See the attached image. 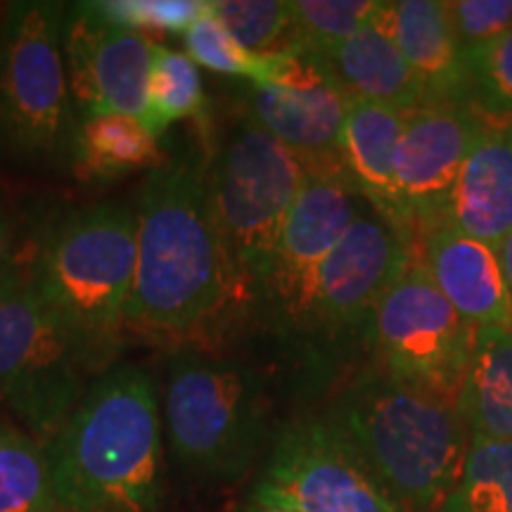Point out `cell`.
<instances>
[{"label":"cell","mask_w":512,"mask_h":512,"mask_svg":"<svg viewBox=\"0 0 512 512\" xmlns=\"http://www.w3.org/2000/svg\"><path fill=\"white\" fill-rule=\"evenodd\" d=\"M358 200L363 197L342 169L309 171L256 297V304L264 306L280 328L306 325L313 280L325 256L361 214Z\"/></svg>","instance_id":"cell-13"},{"label":"cell","mask_w":512,"mask_h":512,"mask_svg":"<svg viewBox=\"0 0 512 512\" xmlns=\"http://www.w3.org/2000/svg\"><path fill=\"white\" fill-rule=\"evenodd\" d=\"M446 5L463 50L494 41L512 29V0H448Z\"/></svg>","instance_id":"cell-31"},{"label":"cell","mask_w":512,"mask_h":512,"mask_svg":"<svg viewBox=\"0 0 512 512\" xmlns=\"http://www.w3.org/2000/svg\"><path fill=\"white\" fill-rule=\"evenodd\" d=\"M136 207L98 202L50 223L31 256V280L91 363L112 368L136 278Z\"/></svg>","instance_id":"cell-4"},{"label":"cell","mask_w":512,"mask_h":512,"mask_svg":"<svg viewBox=\"0 0 512 512\" xmlns=\"http://www.w3.org/2000/svg\"><path fill=\"white\" fill-rule=\"evenodd\" d=\"M370 323L382 375L458 399L477 328L446 302L420 259L382 294Z\"/></svg>","instance_id":"cell-9"},{"label":"cell","mask_w":512,"mask_h":512,"mask_svg":"<svg viewBox=\"0 0 512 512\" xmlns=\"http://www.w3.org/2000/svg\"><path fill=\"white\" fill-rule=\"evenodd\" d=\"M482 126L484 117L467 102H441L408 112L396 150V188L415 230L441 221Z\"/></svg>","instance_id":"cell-15"},{"label":"cell","mask_w":512,"mask_h":512,"mask_svg":"<svg viewBox=\"0 0 512 512\" xmlns=\"http://www.w3.org/2000/svg\"><path fill=\"white\" fill-rule=\"evenodd\" d=\"M439 223L494 249L512 233V119H484Z\"/></svg>","instance_id":"cell-17"},{"label":"cell","mask_w":512,"mask_h":512,"mask_svg":"<svg viewBox=\"0 0 512 512\" xmlns=\"http://www.w3.org/2000/svg\"><path fill=\"white\" fill-rule=\"evenodd\" d=\"M458 408L479 439H512V332L479 328Z\"/></svg>","instance_id":"cell-22"},{"label":"cell","mask_w":512,"mask_h":512,"mask_svg":"<svg viewBox=\"0 0 512 512\" xmlns=\"http://www.w3.org/2000/svg\"><path fill=\"white\" fill-rule=\"evenodd\" d=\"M3 10H5V3H0V17H3Z\"/></svg>","instance_id":"cell-36"},{"label":"cell","mask_w":512,"mask_h":512,"mask_svg":"<svg viewBox=\"0 0 512 512\" xmlns=\"http://www.w3.org/2000/svg\"><path fill=\"white\" fill-rule=\"evenodd\" d=\"M43 512H79V510H69V508H64V505H53V508H48Z\"/></svg>","instance_id":"cell-35"},{"label":"cell","mask_w":512,"mask_h":512,"mask_svg":"<svg viewBox=\"0 0 512 512\" xmlns=\"http://www.w3.org/2000/svg\"><path fill=\"white\" fill-rule=\"evenodd\" d=\"M349 105L330 62L304 48L273 55L268 79L249 83L245 93L249 117L302 159L306 171L342 169L339 136Z\"/></svg>","instance_id":"cell-11"},{"label":"cell","mask_w":512,"mask_h":512,"mask_svg":"<svg viewBox=\"0 0 512 512\" xmlns=\"http://www.w3.org/2000/svg\"><path fill=\"white\" fill-rule=\"evenodd\" d=\"M152 133L159 138L171 124L183 119L207 117V95L200 67L188 53L157 43L150 74Z\"/></svg>","instance_id":"cell-25"},{"label":"cell","mask_w":512,"mask_h":512,"mask_svg":"<svg viewBox=\"0 0 512 512\" xmlns=\"http://www.w3.org/2000/svg\"><path fill=\"white\" fill-rule=\"evenodd\" d=\"M373 22L392 38L425 83L430 105L467 102L465 50L453 31L444 0L382 3Z\"/></svg>","instance_id":"cell-18"},{"label":"cell","mask_w":512,"mask_h":512,"mask_svg":"<svg viewBox=\"0 0 512 512\" xmlns=\"http://www.w3.org/2000/svg\"><path fill=\"white\" fill-rule=\"evenodd\" d=\"M136 278L126 330L185 344L249 306L214 226L207 159L188 152L147 174L136 204Z\"/></svg>","instance_id":"cell-1"},{"label":"cell","mask_w":512,"mask_h":512,"mask_svg":"<svg viewBox=\"0 0 512 512\" xmlns=\"http://www.w3.org/2000/svg\"><path fill=\"white\" fill-rule=\"evenodd\" d=\"M252 494L299 512H403L370 477L330 418L285 425Z\"/></svg>","instance_id":"cell-10"},{"label":"cell","mask_w":512,"mask_h":512,"mask_svg":"<svg viewBox=\"0 0 512 512\" xmlns=\"http://www.w3.org/2000/svg\"><path fill=\"white\" fill-rule=\"evenodd\" d=\"M467 105L484 119H512V29L465 50Z\"/></svg>","instance_id":"cell-28"},{"label":"cell","mask_w":512,"mask_h":512,"mask_svg":"<svg viewBox=\"0 0 512 512\" xmlns=\"http://www.w3.org/2000/svg\"><path fill=\"white\" fill-rule=\"evenodd\" d=\"M185 53L197 67L223 76H238L249 83H264L271 74L273 55H256L242 48L209 10L185 31Z\"/></svg>","instance_id":"cell-29"},{"label":"cell","mask_w":512,"mask_h":512,"mask_svg":"<svg viewBox=\"0 0 512 512\" xmlns=\"http://www.w3.org/2000/svg\"><path fill=\"white\" fill-rule=\"evenodd\" d=\"M415 256L413 238L377 211L358 214L313 280L306 325L342 330L373 316L382 294Z\"/></svg>","instance_id":"cell-14"},{"label":"cell","mask_w":512,"mask_h":512,"mask_svg":"<svg viewBox=\"0 0 512 512\" xmlns=\"http://www.w3.org/2000/svg\"><path fill=\"white\" fill-rule=\"evenodd\" d=\"M380 5L382 0H294L297 48L325 57L373 22Z\"/></svg>","instance_id":"cell-27"},{"label":"cell","mask_w":512,"mask_h":512,"mask_svg":"<svg viewBox=\"0 0 512 512\" xmlns=\"http://www.w3.org/2000/svg\"><path fill=\"white\" fill-rule=\"evenodd\" d=\"M441 512H512V439L470 437L463 472Z\"/></svg>","instance_id":"cell-24"},{"label":"cell","mask_w":512,"mask_h":512,"mask_svg":"<svg viewBox=\"0 0 512 512\" xmlns=\"http://www.w3.org/2000/svg\"><path fill=\"white\" fill-rule=\"evenodd\" d=\"M406 117L408 112L394 107L351 100L339 136V162L370 209L403 233L413 235L415 228L396 188V150Z\"/></svg>","instance_id":"cell-19"},{"label":"cell","mask_w":512,"mask_h":512,"mask_svg":"<svg viewBox=\"0 0 512 512\" xmlns=\"http://www.w3.org/2000/svg\"><path fill=\"white\" fill-rule=\"evenodd\" d=\"M64 5L12 0L0 17V159L8 164L69 166L79 117L62 60Z\"/></svg>","instance_id":"cell-6"},{"label":"cell","mask_w":512,"mask_h":512,"mask_svg":"<svg viewBox=\"0 0 512 512\" xmlns=\"http://www.w3.org/2000/svg\"><path fill=\"white\" fill-rule=\"evenodd\" d=\"M57 503L79 512H157L162 415L152 375L121 363L95 377L48 444Z\"/></svg>","instance_id":"cell-2"},{"label":"cell","mask_w":512,"mask_h":512,"mask_svg":"<svg viewBox=\"0 0 512 512\" xmlns=\"http://www.w3.org/2000/svg\"><path fill=\"white\" fill-rule=\"evenodd\" d=\"M204 159L211 219L249 304H256L309 171L247 112L233 121Z\"/></svg>","instance_id":"cell-7"},{"label":"cell","mask_w":512,"mask_h":512,"mask_svg":"<svg viewBox=\"0 0 512 512\" xmlns=\"http://www.w3.org/2000/svg\"><path fill=\"white\" fill-rule=\"evenodd\" d=\"M330 420L403 512L444 510L470 448L456 396L380 375L351 389Z\"/></svg>","instance_id":"cell-3"},{"label":"cell","mask_w":512,"mask_h":512,"mask_svg":"<svg viewBox=\"0 0 512 512\" xmlns=\"http://www.w3.org/2000/svg\"><path fill=\"white\" fill-rule=\"evenodd\" d=\"M91 363L29 273L0 292V406L50 444L86 392Z\"/></svg>","instance_id":"cell-8"},{"label":"cell","mask_w":512,"mask_h":512,"mask_svg":"<svg viewBox=\"0 0 512 512\" xmlns=\"http://www.w3.org/2000/svg\"><path fill=\"white\" fill-rule=\"evenodd\" d=\"M240 512H299V510H294L285 503L271 501V498L252 494V496H249V501L245 503V508H242Z\"/></svg>","instance_id":"cell-33"},{"label":"cell","mask_w":512,"mask_h":512,"mask_svg":"<svg viewBox=\"0 0 512 512\" xmlns=\"http://www.w3.org/2000/svg\"><path fill=\"white\" fill-rule=\"evenodd\" d=\"M211 12L249 53L280 55L297 48L290 0H211Z\"/></svg>","instance_id":"cell-26"},{"label":"cell","mask_w":512,"mask_h":512,"mask_svg":"<svg viewBox=\"0 0 512 512\" xmlns=\"http://www.w3.org/2000/svg\"><path fill=\"white\" fill-rule=\"evenodd\" d=\"M496 254H498V261H501L503 278H505V283H508V290L512 294V233L501 242V245H498Z\"/></svg>","instance_id":"cell-34"},{"label":"cell","mask_w":512,"mask_h":512,"mask_svg":"<svg viewBox=\"0 0 512 512\" xmlns=\"http://www.w3.org/2000/svg\"><path fill=\"white\" fill-rule=\"evenodd\" d=\"M93 10L114 27L185 34L209 10L211 0H95Z\"/></svg>","instance_id":"cell-30"},{"label":"cell","mask_w":512,"mask_h":512,"mask_svg":"<svg viewBox=\"0 0 512 512\" xmlns=\"http://www.w3.org/2000/svg\"><path fill=\"white\" fill-rule=\"evenodd\" d=\"M422 266L446 302L472 328L512 332V294L494 247L448 223L422 230Z\"/></svg>","instance_id":"cell-16"},{"label":"cell","mask_w":512,"mask_h":512,"mask_svg":"<svg viewBox=\"0 0 512 512\" xmlns=\"http://www.w3.org/2000/svg\"><path fill=\"white\" fill-rule=\"evenodd\" d=\"M159 140L138 119L121 114L79 119L69 169L86 185H105L162 166Z\"/></svg>","instance_id":"cell-21"},{"label":"cell","mask_w":512,"mask_h":512,"mask_svg":"<svg viewBox=\"0 0 512 512\" xmlns=\"http://www.w3.org/2000/svg\"><path fill=\"white\" fill-rule=\"evenodd\" d=\"M62 60L79 119L121 114L152 131L150 38L105 22L91 3H67L62 15Z\"/></svg>","instance_id":"cell-12"},{"label":"cell","mask_w":512,"mask_h":512,"mask_svg":"<svg viewBox=\"0 0 512 512\" xmlns=\"http://www.w3.org/2000/svg\"><path fill=\"white\" fill-rule=\"evenodd\" d=\"M17 235V216L12 214L8 202L0 197V292L8 290L17 278H22L31 268V261L27 264L24 256H19Z\"/></svg>","instance_id":"cell-32"},{"label":"cell","mask_w":512,"mask_h":512,"mask_svg":"<svg viewBox=\"0 0 512 512\" xmlns=\"http://www.w3.org/2000/svg\"><path fill=\"white\" fill-rule=\"evenodd\" d=\"M164 420L171 453L185 472L235 482L268 441L266 384L238 361L176 347L166 361Z\"/></svg>","instance_id":"cell-5"},{"label":"cell","mask_w":512,"mask_h":512,"mask_svg":"<svg viewBox=\"0 0 512 512\" xmlns=\"http://www.w3.org/2000/svg\"><path fill=\"white\" fill-rule=\"evenodd\" d=\"M60 505L48 446L0 418V512H43Z\"/></svg>","instance_id":"cell-23"},{"label":"cell","mask_w":512,"mask_h":512,"mask_svg":"<svg viewBox=\"0 0 512 512\" xmlns=\"http://www.w3.org/2000/svg\"><path fill=\"white\" fill-rule=\"evenodd\" d=\"M351 100L377 102L401 112L430 105L425 83L375 22L366 24L325 55Z\"/></svg>","instance_id":"cell-20"}]
</instances>
